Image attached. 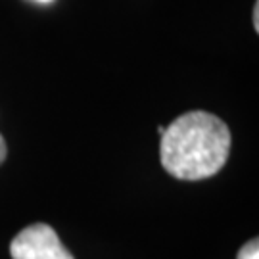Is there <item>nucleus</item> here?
Instances as JSON below:
<instances>
[{"instance_id": "nucleus-5", "label": "nucleus", "mask_w": 259, "mask_h": 259, "mask_svg": "<svg viewBox=\"0 0 259 259\" xmlns=\"http://www.w3.org/2000/svg\"><path fill=\"white\" fill-rule=\"evenodd\" d=\"M253 29L259 31V2H255V8H253Z\"/></svg>"}, {"instance_id": "nucleus-6", "label": "nucleus", "mask_w": 259, "mask_h": 259, "mask_svg": "<svg viewBox=\"0 0 259 259\" xmlns=\"http://www.w3.org/2000/svg\"><path fill=\"white\" fill-rule=\"evenodd\" d=\"M37 2H40V4H48V2H52V0H37Z\"/></svg>"}, {"instance_id": "nucleus-1", "label": "nucleus", "mask_w": 259, "mask_h": 259, "mask_svg": "<svg viewBox=\"0 0 259 259\" xmlns=\"http://www.w3.org/2000/svg\"><path fill=\"white\" fill-rule=\"evenodd\" d=\"M231 152V131L209 111H188L161 135L159 156L167 173L181 181H202L219 173Z\"/></svg>"}, {"instance_id": "nucleus-2", "label": "nucleus", "mask_w": 259, "mask_h": 259, "mask_svg": "<svg viewBox=\"0 0 259 259\" xmlns=\"http://www.w3.org/2000/svg\"><path fill=\"white\" fill-rule=\"evenodd\" d=\"M12 259H73L56 231L47 223H33L10 244Z\"/></svg>"}, {"instance_id": "nucleus-3", "label": "nucleus", "mask_w": 259, "mask_h": 259, "mask_svg": "<svg viewBox=\"0 0 259 259\" xmlns=\"http://www.w3.org/2000/svg\"><path fill=\"white\" fill-rule=\"evenodd\" d=\"M236 259H259V242L257 238L250 240L248 244H244L238 251Z\"/></svg>"}, {"instance_id": "nucleus-4", "label": "nucleus", "mask_w": 259, "mask_h": 259, "mask_svg": "<svg viewBox=\"0 0 259 259\" xmlns=\"http://www.w3.org/2000/svg\"><path fill=\"white\" fill-rule=\"evenodd\" d=\"M6 156H8V146H6V140H4V137L0 135V163L6 159Z\"/></svg>"}]
</instances>
